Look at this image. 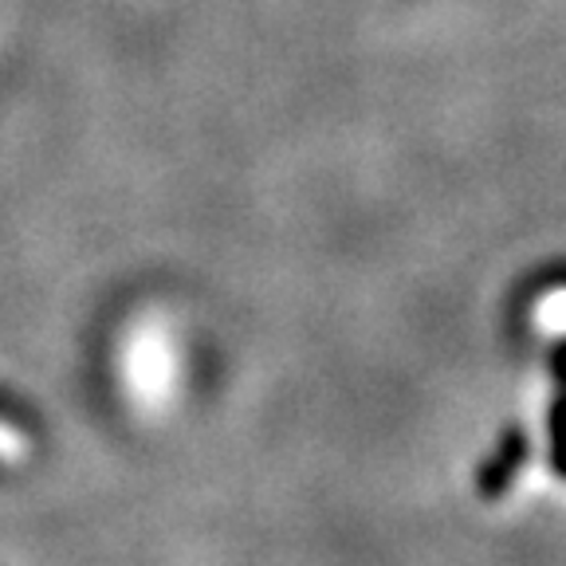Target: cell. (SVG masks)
I'll use <instances>...</instances> for the list:
<instances>
[{
  "label": "cell",
  "mask_w": 566,
  "mask_h": 566,
  "mask_svg": "<svg viewBox=\"0 0 566 566\" xmlns=\"http://www.w3.org/2000/svg\"><path fill=\"white\" fill-rule=\"evenodd\" d=\"M551 374H555L558 386H566V338H558V343L551 346Z\"/></svg>",
  "instance_id": "cell-3"
},
{
  "label": "cell",
  "mask_w": 566,
  "mask_h": 566,
  "mask_svg": "<svg viewBox=\"0 0 566 566\" xmlns=\"http://www.w3.org/2000/svg\"><path fill=\"white\" fill-rule=\"evenodd\" d=\"M551 464H555V476L566 480V386H558L555 401H551Z\"/></svg>",
  "instance_id": "cell-2"
},
{
  "label": "cell",
  "mask_w": 566,
  "mask_h": 566,
  "mask_svg": "<svg viewBox=\"0 0 566 566\" xmlns=\"http://www.w3.org/2000/svg\"><path fill=\"white\" fill-rule=\"evenodd\" d=\"M531 457V441H527V429L523 424H507L504 433H500V441H495L492 457L480 464L476 472V492L484 495V500H495V495H504L507 488L515 484V476H520V469L527 464Z\"/></svg>",
  "instance_id": "cell-1"
}]
</instances>
